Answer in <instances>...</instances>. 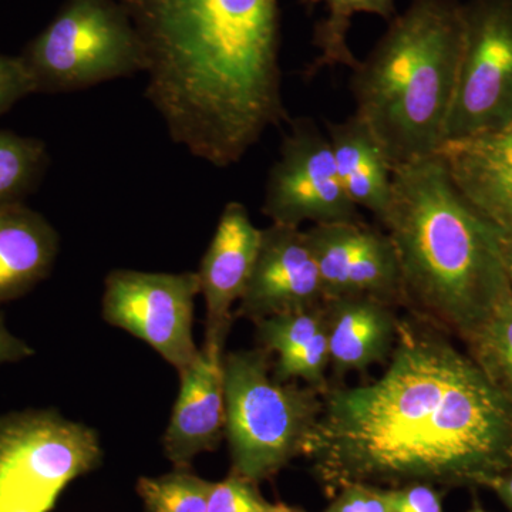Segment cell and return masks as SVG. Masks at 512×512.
Returning <instances> with one entry per match:
<instances>
[{
  "label": "cell",
  "instance_id": "6da1fadb",
  "mask_svg": "<svg viewBox=\"0 0 512 512\" xmlns=\"http://www.w3.org/2000/svg\"><path fill=\"white\" fill-rule=\"evenodd\" d=\"M433 326L400 319L387 369L329 386L305 457L332 497L343 485L487 487L512 470V402Z\"/></svg>",
  "mask_w": 512,
  "mask_h": 512
},
{
  "label": "cell",
  "instance_id": "7a4b0ae2",
  "mask_svg": "<svg viewBox=\"0 0 512 512\" xmlns=\"http://www.w3.org/2000/svg\"><path fill=\"white\" fill-rule=\"evenodd\" d=\"M146 55L168 136L212 167L238 164L288 120L279 0H119Z\"/></svg>",
  "mask_w": 512,
  "mask_h": 512
},
{
  "label": "cell",
  "instance_id": "3957f363",
  "mask_svg": "<svg viewBox=\"0 0 512 512\" xmlns=\"http://www.w3.org/2000/svg\"><path fill=\"white\" fill-rule=\"evenodd\" d=\"M382 225L413 318L467 342L512 296L504 238L461 197L439 157L394 168Z\"/></svg>",
  "mask_w": 512,
  "mask_h": 512
},
{
  "label": "cell",
  "instance_id": "277c9868",
  "mask_svg": "<svg viewBox=\"0 0 512 512\" xmlns=\"http://www.w3.org/2000/svg\"><path fill=\"white\" fill-rule=\"evenodd\" d=\"M464 2L410 0L353 67L355 114L394 168L436 156L456 93Z\"/></svg>",
  "mask_w": 512,
  "mask_h": 512
},
{
  "label": "cell",
  "instance_id": "5b68a950",
  "mask_svg": "<svg viewBox=\"0 0 512 512\" xmlns=\"http://www.w3.org/2000/svg\"><path fill=\"white\" fill-rule=\"evenodd\" d=\"M272 365L271 353L259 346L222 357L231 471L256 484L305 456L323 410L320 390L296 380L279 382Z\"/></svg>",
  "mask_w": 512,
  "mask_h": 512
},
{
  "label": "cell",
  "instance_id": "8992f818",
  "mask_svg": "<svg viewBox=\"0 0 512 512\" xmlns=\"http://www.w3.org/2000/svg\"><path fill=\"white\" fill-rule=\"evenodd\" d=\"M35 93H66L144 73L143 43L119 0H66L19 55Z\"/></svg>",
  "mask_w": 512,
  "mask_h": 512
},
{
  "label": "cell",
  "instance_id": "52a82bcc",
  "mask_svg": "<svg viewBox=\"0 0 512 512\" xmlns=\"http://www.w3.org/2000/svg\"><path fill=\"white\" fill-rule=\"evenodd\" d=\"M100 434L56 409L0 416V512H50L67 485L103 463Z\"/></svg>",
  "mask_w": 512,
  "mask_h": 512
},
{
  "label": "cell",
  "instance_id": "ba28073f",
  "mask_svg": "<svg viewBox=\"0 0 512 512\" xmlns=\"http://www.w3.org/2000/svg\"><path fill=\"white\" fill-rule=\"evenodd\" d=\"M512 123V0L464 2V45L447 140Z\"/></svg>",
  "mask_w": 512,
  "mask_h": 512
},
{
  "label": "cell",
  "instance_id": "9c48e42d",
  "mask_svg": "<svg viewBox=\"0 0 512 512\" xmlns=\"http://www.w3.org/2000/svg\"><path fill=\"white\" fill-rule=\"evenodd\" d=\"M197 272L114 269L104 281L101 316L156 350L181 372L200 353L194 340Z\"/></svg>",
  "mask_w": 512,
  "mask_h": 512
},
{
  "label": "cell",
  "instance_id": "30bf717a",
  "mask_svg": "<svg viewBox=\"0 0 512 512\" xmlns=\"http://www.w3.org/2000/svg\"><path fill=\"white\" fill-rule=\"evenodd\" d=\"M262 212L272 224L293 228L365 222L340 183L328 134L311 117L293 120L285 134L266 180Z\"/></svg>",
  "mask_w": 512,
  "mask_h": 512
},
{
  "label": "cell",
  "instance_id": "8fae6325",
  "mask_svg": "<svg viewBox=\"0 0 512 512\" xmlns=\"http://www.w3.org/2000/svg\"><path fill=\"white\" fill-rule=\"evenodd\" d=\"M305 234L326 301L366 296L403 308L399 259L387 232L359 222L312 225Z\"/></svg>",
  "mask_w": 512,
  "mask_h": 512
},
{
  "label": "cell",
  "instance_id": "7c38bea8",
  "mask_svg": "<svg viewBox=\"0 0 512 512\" xmlns=\"http://www.w3.org/2000/svg\"><path fill=\"white\" fill-rule=\"evenodd\" d=\"M315 256L301 228L271 224L262 229L254 271L235 318L256 320L325 305Z\"/></svg>",
  "mask_w": 512,
  "mask_h": 512
},
{
  "label": "cell",
  "instance_id": "4fadbf2b",
  "mask_svg": "<svg viewBox=\"0 0 512 512\" xmlns=\"http://www.w3.org/2000/svg\"><path fill=\"white\" fill-rule=\"evenodd\" d=\"M261 239L262 229L252 222L247 208L241 202H228L197 271L207 308L204 346L212 352L225 353L235 319L232 309L247 289Z\"/></svg>",
  "mask_w": 512,
  "mask_h": 512
},
{
  "label": "cell",
  "instance_id": "5bb4252c",
  "mask_svg": "<svg viewBox=\"0 0 512 512\" xmlns=\"http://www.w3.org/2000/svg\"><path fill=\"white\" fill-rule=\"evenodd\" d=\"M436 156L456 190L512 241V123L477 136L447 140Z\"/></svg>",
  "mask_w": 512,
  "mask_h": 512
},
{
  "label": "cell",
  "instance_id": "9a60e30c",
  "mask_svg": "<svg viewBox=\"0 0 512 512\" xmlns=\"http://www.w3.org/2000/svg\"><path fill=\"white\" fill-rule=\"evenodd\" d=\"M222 357L202 346L178 372L180 390L163 437L165 457L174 468H191L195 458L217 450L225 439Z\"/></svg>",
  "mask_w": 512,
  "mask_h": 512
},
{
  "label": "cell",
  "instance_id": "2e32d148",
  "mask_svg": "<svg viewBox=\"0 0 512 512\" xmlns=\"http://www.w3.org/2000/svg\"><path fill=\"white\" fill-rule=\"evenodd\" d=\"M389 303L345 296L325 302L329 366L339 377L366 372L392 356L400 319Z\"/></svg>",
  "mask_w": 512,
  "mask_h": 512
},
{
  "label": "cell",
  "instance_id": "e0dca14e",
  "mask_svg": "<svg viewBox=\"0 0 512 512\" xmlns=\"http://www.w3.org/2000/svg\"><path fill=\"white\" fill-rule=\"evenodd\" d=\"M60 238L55 227L25 204L0 210V305L18 299L52 272Z\"/></svg>",
  "mask_w": 512,
  "mask_h": 512
},
{
  "label": "cell",
  "instance_id": "ac0fdd59",
  "mask_svg": "<svg viewBox=\"0 0 512 512\" xmlns=\"http://www.w3.org/2000/svg\"><path fill=\"white\" fill-rule=\"evenodd\" d=\"M326 134L346 194L382 224L392 200L393 167L379 141L355 113L326 124Z\"/></svg>",
  "mask_w": 512,
  "mask_h": 512
},
{
  "label": "cell",
  "instance_id": "d6986e66",
  "mask_svg": "<svg viewBox=\"0 0 512 512\" xmlns=\"http://www.w3.org/2000/svg\"><path fill=\"white\" fill-rule=\"evenodd\" d=\"M306 9L322 6L325 16L313 30V46L319 50L318 57L309 67V74L320 70L345 66L356 67V59L349 47V30L356 15L379 16L387 23L397 15L396 0H301Z\"/></svg>",
  "mask_w": 512,
  "mask_h": 512
},
{
  "label": "cell",
  "instance_id": "ffe728a7",
  "mask_svg": "<svg viewBox=\"0 0 512 512\" xmlns=\"http://www.w3.org/2000/svg\"><path fill=\"white\" fill-rule=\"evenodd\" d=\"M254 323L256 346L276 355L272 375L278 377L308 350L313 340L325 332V305L305 311L279 313Z\"/></svg>",
  "mask_w": 512,
  "mask_h": 512
},
{
  "label": "cell",
  "instance_id": "44dd1931",
  "mask_svg": "<svg viewBox=\"0 0 512 512\" xmlns=\"http://www.w3.org/2000/svg\"><path fill=\"white\" fill-rule=\"evenodd\" d=\"M47 164L43 141L0 131V210L22 204L42 180Z\"/></svg>",
  "mask_w": 512,
  "mask_h": 512
},
{
  "label": "cell",
  "instance_id": "7402d4cb",
  "mask_svg": "<svg viewBox=\"0 0 512 512\" xmlns=\"http://www.w3.org/2000/svg\"><path fill=\"white\" fill-rule=\"evenodd\" d=\"M470 355L512 402V296L467 340Z\"/></svg>",
  "mask_w": 512,
  "mask_h": 512
},
{
  "label": "cell",
  "instance_id": "603a6c76",
  "mask_svg": "<svg viewBox=\"0 0 512 512\" xmlns=\"http://www.w3.org/2000/svg\"><path fill=\"white\" fill-rule=\"evenodd\" d=\"M211 485L191 468H174L163 476L141 477L136 490L146 512H208Z\"/></svg>",
  "mask_w": 512,
  "mask_h": 512
},
{
  "label": "cell",
  "instance_id": "cb8c5ba5",
  "mask_svg": "<svg viewBox=\"0 0 512 512\" xmlns=\"http://www.w3.org/2000/svg\"><path fill=\"white\" fill-rule=\"evenodd\" d=\"M271 508L272 503L261 494L259 484L234 471L211 485L208 512H271Z\"/></svg>",
  "mask_w": 512,
  "mask_h": 512
},
{
  "label": "cell",
  "instance_id": "d4e9b609",
  "mask_svg": "<svg viewBox=\"0 0 512 512\" xmlns=\"http://www.w3.org/2000/svg\"><path fill=\"white\" fill-rule=\"evenodd\" d=\"M330 498L332 500L322 512H392L386 488L375 485H343Z\"/></svg>",
  "mask_w": 512,
  "mask_h": 512
},
{
  "label": "cell",
  "instance_id": "484cf974",
  "mask_svg": "<svg viewBox=\"0 0 512 512\" xmlns=\"http://www.w3.org/2000/svg\"><path fill=\"white\" fill-rule=\"evenodd\" d=\"M386 490L392 512H444L443 490L434 485L416 483Z\"/></svg>",
  "mask_w": 512,
  "mask_h": 512
},
{
  "label": "cell",
  "instance_id": "4316f807",
  "mask_svg": "<svg viewBox=\"0 0 512 512\" xmlns=\"http://www.w3.org/2000/svg\"><path fill=\"white\" fill-rule=\"evenodd\" d=\"M35 93L32 80L20 62L19 56L0 53V116L19 100Z\"/></svg>",
  "mask_w": 512,
  "mask_h": 512
},
{
  "label": "cell",
  "instance_id": "83f0119b",
  "mask_svg": "<svg viewBox=\"0 0 512 512\" xmlns=\"http://www.w3.org/2000/svg\"><path fill=\"white\" fill-rule=\"evenodd\" d=\"M35 355V349L30 348L25 340L13 335L5 325L2 313H0V366L8 363H18Z\"/></svg>",
  "mask_w": 512,
  "mask_h": 512
},
{
  "label": "cell",
  "instance_id": "f1b7e54d",
  "mask_svg": "<svg viewBox=\"0 0 512 512\" xmlns=\"http://www.w3.org/2000/svg\"><path fill=\"white\" fill-rule=\"evenodd\" d=\"M487 488H491V490L495 491L498 497H500L501 500L504 501V504L512 511V470L503 474V476L494 478V480L487 485Z\"/></svg>",
  "mask_w": 512,
  "mask_h": 512
},
{
  "label": "cell",
  "instance_id": "f546056e",
  "mask_svg": "<svg viewBox=\"0 0 512 512\" xmlns=\"http://www.w3.org/2000/svg\"><path fill=\"white\" fill-rule=\"evenodd\" d=\"M504 261L505 269H507L508 281L512 288V241L504 239Z\"/></svg>",
  "mask_w": 512,
  "mask_h": 512
},
{
  "label": "cell",
  "instance_id": "4dcf8cb0",
  "mask_svg": "<svg viewBox=\"0 0 512 512\" xmlns=\"http://www.w3.org/2000/svg\"><path fill=\"white\" fill-rule=\"evenodd\" d=\"M271 512H308L299 507H291L284 503L272 504Z\"/></svg>",
  "mask_w": 512,
  "mask_h": 512
},
{
  "label": "cell",
  "instance_id": "1f68e13d",
  "mask_svg": "<svg viewBox=\"0 0 512 512\" xmlns=\"http://www.w3.org/2000/svg\"><path fill=\"white\" fill-rule=\"evenodd\" d=\"M468 512H487V511H485L484 508L481 507L480 504L476 503L473 505V508H471V510Z\"/></svg>",
  "mask_w": 512,
  "mask_h": 512
}]
</instances>
